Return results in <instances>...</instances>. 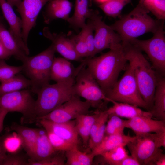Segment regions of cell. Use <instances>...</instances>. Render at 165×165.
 I'll use <instances>...</instances> for the list:
<instances>
[{"label": "cell", "mask_w": 165, "mask_h": 165, "mask_svg": "<svg viewBox=\"0 0 165 165\" xmlns=\"http://www.w3.org/2000/svg\"><path fill=\"white\" fill-rule=\"evenodd\" d=\"M43 34L45 37L52 41L55 52L59 53L63 58L68 61H82V58L77 53L70 38L63 33H53L47 27L44 28Z\"/></svg>", "instance_id": "cell-14"}, {"label": "cell", "mask_w": 165, "mask_h": 165, "mask_svg": "<svg viewBox=\"0 0 165 165\" xmlns=\"http://www.w3.org/2000/svg\"><path fill=\"white\" fill-rule=\"evenodd\" d=\"M89 19L94 25L96 54L104 50L115 49L121 46L122 42L117 33L102 20V17L97 11L92 10Z\"/></svg>", "instance_id": "cell-11"}, {"label": "cell", "mask_w": 165, "mask_h": 165, "mask_svg": "<svg viewBox=\"0 0 165 165\" xmlns=\"http://www.w3.org/2000/svg\"><path fill=\"white\" fill-rule=\"evenodd\" d=\"M70 38L79 56L82 58L83 57H88V50L82 30L81 29L79 34L73 36Z\"/></svg>", "instance_id": "cell-36"}, {"label": "cell", "mask_w": 165, "mask_h": 165, "mask_svg": "<svg viewBox=\"0 0 165 165\" xmlns=\"http://www.w3.org/2000/svg\"><path fill=\"white\" fill-rule=\"evenodd\" d=\"M0 7L4 17L9 25V31L28 55L29 53V50L22 37V24L21 19L16 15L13 7L6 0H0Z\"/></svg>", "instance_id": "cell-18"}, {"label": "cell", "mask_w": 165, "mask_h": 165, "mask_svg": "<svg viewBox=\"0 0 165 165\" xmlns=\"http://www.w3.org/2000/svg\"><path fill=\"white\" fill-rule=\"evenodd\" d=\"M123 145H120L102 153L101 156L108 164L118 165L122 160L129 155Z\"/></svg>", "instance_id": "cell-30"}, {"label": "cell", "mask_w": 165, "mask_h": 165, "mask_svg": "<svg viewBox=\"0 0 165 165\" xmlns=\"http://www.w3.org/2000/svg\"><path fill=\"white\" fill-rule=\"evenodd\" d=\"M0 82V97L7 93L30 88L31 86L30 80L19 73Z\"/></svg>", "instance_id": "cell-26"}, {"label": "cell", "mask_w": 165, "mask_h": 165, "mask_svg": "<svg viewBox=\"0 0 165 165\" xmlns=\"http://www.w3.org/2000/svg\"><path fill=\"white\" fill-rule=\"evenodd\" d=\"M118 165H140V164L131 156H128L119 162Z\"/></svg>", "instance_id": "cell-47"}, {"label": "cell", "mask_w": 165, "mask_h": 165, "mask_svg": "<svg viewBox=\"0 0 165 165\" xmlns=\"http://www.w3.org/2000/svg\"><path fill=\"white\" fill-rule=\"evenodd\" d=\"M2 143V138L0 136V165H2V162L7 155Z\"/></svg>", "instance_id": "cell-50"}, {"label": "cell", "mask_w": 165, "mask_h": 165, "mask_svg": "<svg viewBox=\"0 0 165 165\" xmlns=\"http://www.w3.org/2000/svg\"><path fill=\"white\" fill-rule=\"evenodd\" d=\"M2 137L3 146L6 153L14 154L18 152L23 147L22 140L16 132Z\"/></svg>", "instance_id": "cell-29"}, {"label": "cell", "mask_w": 165, "mask_h": 165, "mask_svg": "<svg viewBox=\"0 0 165 165\" xmlns=\"http://www.w3.org/2000/svg\"><path fill=\"white\" fill-rule=\"evenodd\" d=\"M106 123L103 124L97 130L94 135L90 138L88 145L92 150L102 141L105 135Z\"/></svg>", "instance_id": "cell-39"}, {"label": "cell", "mask_w": 165, "mask_h": 165, "mask_svg": "<svg viewBox=\"0 0 165 165\" xmlns=\"http://www.w3.org/2000/svg\"><path fill=\"white\" fill-rule=\"evenodd\" d=\"M165 155L162 153L155 161L154 165H165Z\"/></svg>", "instance_id": "cell-51"}, {"label": "cell", "mask_w": 165, "mask_h": 165, "mask_svg": "<svg viewBox=\"0 0 165 165\" xmlns=\"http://www.w3.org/2000/svg\"><path fill=\"white\" fill-rule=\"evenodd\" d=\"M38 135L32 159L29 160L39 161L49 158L55 152L51 145L46 130L37 129Z\"/></svg>", "instance_id": "cell-24"}, {"label": "cell", "mask_w": 165, "mask_h": 165, "mask_svg": "<svg viewBox=\"0 0 165 165\" xmlns=\"http://www.w3.org/2000/svg\"><path fill=\"white\" fill-rule=\"evenodd\" d=\"M165 120L138 116L125 120V128L132 130L136 135L165 131Z\"/></svg>", "instance_id": "cell-17"}, {"label": "cell", "mask_w": 165, "mask_h": 165, "mask_svg": "<svg viewBox=\"0 0 165 165\" xmlns=\"http://www.w3.org/2000/svg\"><path fill=\"white\" fill-rule=\"evenodd\" d=\"M7 2L13 7H17L21 2L22 0H6Z\"/></svg>", "instance_id": "cell-52"}, {"label": "cell", "mask_w": 165, "mask_h": 165, "mask_svg": "<svg viewBox=\"0 0 165 165\" xmlns=\"http://www.w3.org/2000/svg\"><path fill=\"white\" fill-rule=\"evenodd\" d=\"M64 160L59 155H53L46 159L39 161H32L28 159V165H64Z\"/></svg>", "instance_id": "cell-38"}, {"label": "cell", "mask_w": 165, "mask_h": 165, "mask_svg": "<svg viewBox=\"0 0 165 165\" xmlns=\"http://www.w3.org/2000/svg\"><path fill=\"white\" fill-rule=\"evenodd\" d=\"M164 22L153 33L150 39L141 40L134 39L129 43L145 52L158 73L164 76L165 72V37Z\"/></svg>", "instance_id": "cell-7"}, {"label": "cell", "mask_w": 165, "mask_h": 165, "mask_svg": "<svg viewBox=\"0 0 165 165\" xmlns=\"http://www.w3.org/2000/svg\"><path fill=\"white\" fill-rule=\"evenodd\" d=\"M100 112L97 111L93 115H88L87 114L80 115L75 119L76 122L91 128L98 117Z\"/></svg>", "instance_id": "cell-40"}, {"label": "cell", "mask_w": 165, "mask_h": 165, "mask_svg": "<svg viewBox=\"0 0 165 165\" xmlns=\"http://www.w3.org/2000/svg\"><path fill=\"white\" fill-rule=\"evenodd\" d=\"M75 68L69 61L62 57H54L52 66L50 79L56 82L74 80L80 69L85 65L83 61Z\"/></svg>", "instance_id": "cell-16"}, {"label": "cell", "mask_w": 165, "mask_h": 165, "mask_svg": "<svg viewBox=\"0 0 165 165\" xmlns=\"http://www.w3.org/2000/svg\"><path fill=\"white\" fill-rule=\"evenodd\" d=\"M46 130L50 131L66 141L78 145V134L76 127V120L57 123L45 119L38 120Z\"/></svg>", "instance_id": "cell-15"}, {"label": "cell", "mask_w": 165, "mask_h": 165, "mask_svg": "<svg viewBox=\"0 0 165 165\" xmlns=\"http://www.w3.org/2000/svg\"><path fill=\"white\" fill-rule=\"evenodd\" d=\"M92 11L88 7V0H75L74 14L67 21L75 29L82 28L86 24V20L89 19Z\"/></svg>", "instance_id": "cell-25"}, {"label": "cell", "mask_w": 165, "mask_h": 165, "mask_svg": "<svg viewBox=\"0 0 165 165\" xmlns=\"http://www.w3.org/2000/svg\"><path fill=\"white\" fill-rule=\"evenodd\" d=\"M51 0H22L17 7L21 17L23 39L27 46L29 32L36 25L37 17L42 7Z\"/></svg>", "instance_id": "cell-13"}, {"label": "cell", "mask_w": 165, "mask_h": 165, "mask_svg": "<svg viewBox=\"0 0 165 165\" xmlns=\"http://www.w3.org/2000/svg\"><path fill=\"white\" fill-rule=\"evenodd\" d=\"M152 138L156 146L165 147V131L152 134Z\"/></svg>", "instance_id": "cell-45"}, {"label": "cell", "mask_w": 165, "mask_h": 165, "mask_svg": "<svg viewBox=\"0 0 165 165\" xmlns=\"http://www.w3.org/2000/svg\"><path fill=\"white\" fill-rule=\"evenodd\" d=\"M53 0L64 13L67 16H69L72 7V3L68 0Z\"/></svg>", "instance_id": "cell-44"}, {"label": "cell", "mask_w": 165, "mask_h": 165, "mask_svg": "<svg viewBox=\"0 0 165 165\" xmlns=\"http://www.w3.org/2000/svg\"><path fill=\"white\" fill-rule=\"evenodd\" d=\"M131 0H108L101 4L99 7L107 16L116 18L119 16L123 8Z\"/></svg>", "instance_id": "cell-28"}, {"label": "cell", "mask_w": 165, "mask_h": 165, "mask_svg": "<svg viewBox=\"0 0 165 165\" xmlns=\"http://www.w3.org/2000/svg\"><path fill=\"white\" fill-rule=\"evenodd\" d=\"M108 102L113 105L106 110L109 115H115L119 117L128 118L138 116H143L152 118V114L149 111H145L139 107L127 103L119 102L109 99Z\"/></svg>", "instance_id": "cell-19"}, {"label": "cell", "mask_w": 165, "mask_h": 165, "mask_svg": "<svg viewBox=\"0 0 165 165\" xmlns=\"http://www.w3.org/2000/svg\"><path fill=\"white\" fill-rule=\"evenodd\" d=\"M135 138V136L125 135L124 134L105 135L101 142L92 150L91 152L95 156L101 155L117 146L127 145Z\"/></svg>", "instance_id": "cell-20"}, {"label": "cell", "mask_w": 165, "mask_h": 165, "mask_svg": "<svg viewBox=\"0 0 165 165\" xmlns=\"http://www.w3.org/2000/svg\"><path fill=\"white\" fill-rule=\"evenodd\" d=\"M91 107L89 101H82L75 95L69 100L37 120L45 119L57 123L67 122L75 119L80 115L87 114Z\"/></svg>", "instance_id": "cell-12"}, {"label": "cell", "mask_w": 165, "mask_h": 165, "mask_svg": "<svg viewBox=\"0 0 165 165\" xmlns=\"http://www.w3.org/2000/svg\"><path fill=\"white\" fill-rule=\"evenodd\" d=\"M108 117L114 126L121 133H123L124 129L125 128V120L115 115H109Z\"/></svg>", "instance_id": "cell-43"}, {"label": "cell", "mask_w": 165, "mask_h": 165, "mask_svg": "<svg viewBox=\"0 0 165 165\" xmlns=\"http://www.w3.org/2000/svg\"><path fill=\"white\" fill-rule=\"evenodd\" d=\"M8 112L3 108H0V133L3 129L4 119Z\"/></svg>", "instance_id": "cell-49"}, {"label": "cell", "mask_w": 165, "mask_h": 165, "mask_svg": "<svg viewBox=\"0 0 165 165\" xmlns=\"http://www.w3.org/2000/svg\"><path fill=\"white\" fill-rule=\"evenodd\" d=\"M75 127L77 133L81 138L84 145L87 146L90 138V128L77 122Z\"/></svg>", "instance_id": "cell-42"}, {"label": "cell", "mask_w": 165, "mask_h": 165, "mask_svg": "<svg viewBox=\"0 0 165 165\" xmlns=\"http://www.w3.org/2000/svg\"><path fill=\"white\" fill-rule=\"evenodd\" d=\"M55 52L51 44L36 55L27 56L22 61V71L31 82L30 90L32 92L35 93L42 87L49 83Z\"/></svg>", "instance_id": "cell-5"}, {"label": "cell", "mask_w": 165, "mask_h": 165, "mask_svg": "<svg viewBox=\"0 0 165 165\" xmlns=\"http://www.w3.org/2000/svg\"><path fill=\"white\" fill-rule=\"evenodd\" d=\"M30 89H24L4 94L0 97V108L9 112L21 113L25 118H35L36 100Z\"/></svg>", "instance_id": "cell-9"}, {"label": "cell", "mask_w": 165, "mask_h": 165, "mask_svg": "<svg viewBox=\"0 0 165 165\" xmlns=\"http://www.w3.org/2000/svg\"><path fill=\"white\" fill-rule=\"evenodd\" d=\"M152 108L150 111L152 117L165 120V79L158 73Z\"/></svg>", "instance_id": "cell-22"}, {"label": "cell", "mask_w": 165, "mask_h": 165, "mask_svg": "<svg viewBox=\"0 0 165 165\" xmlns=\"http://www.w3.org/2000/svg\"><path fill=\"white\" fill-rule=\"evenodd\" d=\"M107 122L105 128V135H110L123 134L121 133L114 126L109 119Z\"/></svg>", "instance_id": "cell-46"}, {"label": "cell", "mask_w": 165, "mask_h": 165, "mask_svg": "<svg viewBox=\"0 0 165 165\" xmlns=\"http://www.w3.org/2000/svg\"><path fill=\"white\" fill-rule=\"evenodd\" d=\"M143 3L159 20L165 18V0H142Z\"/></svg>", "instance_id": "cell-32"}, {"label": "cell", "mask_w": 165, "mask_h": 165, "mask_svg": "<svg viewBox=\"0 0 165 165\" xmlns=\"http://www.w3.org/2000/svg\"><path fill=\"white\" fill-rule=\"evenodd\" d=\"M28 159L18 153L7 154L2 165H28Z\"/></svg>", "instance_id": "cell-37"}, {"label": "cell", "mask_w": 165, "mask_h": 165, "mask_svg": "<svg viewBox=\"0 0 165 165\" xmlns=\"http://www.w3.org/2000/svg\"><path fill=\"white\" fill-rule=\"evenodd\" d=\"M46 130L50 142L56 151L66 152L77 146L78 145L66 141L53 133Z\"/></svg>", "instance_id": "cell-34"}, {"label": "cell", "mask_w": 165, "mask_h": 165, "mask_svg": "<svg viewBox=\"0 0 165 165\" xmlns=\"http://www.w3.org/2000/svg\"><path fill=\"white\" fill-rule=\"evenodd\" d=\"M131 156L140 165H154L162 154L163 150L156 145L151 133L136 135L135 138L127 145Z\"/></svg>", "instance_id": "cell-10"}, {"label": "cell", "mask_w": 165, "mask_h": 165, "mask_svg": "<svg viewBox=\"0 0 165 165\" xmlns=\"http://www.w3.org/2000/svg\"><path fill=\"white\" fill-rule=\"evenodd\" d=\"M11 56L0 40V59H6Z\"/></svg>", "instance_id": "cell-48"}, {"label": "cell", "mask_w": 165, "mask_h": 165, "mask_svg": "<svg viewBox=\"0 0 165 165\" xmlns=\"http://www.w3.org/2000/svg\"><path fill=\"white\" fill-rule=\"evenodd\" d=\"M0 40L11 55L21 61L27 56L25 51L21 48L2 21H0Z\"/></svg>", "instance_id": "cell-23"}, {"label": "cell", "mask_w": 165, "mask_h": 165, "mask_svg": "<svg viewBox=\"0 0 165 165\" xmlns=\"http://www.w3.org/2000/svg\"><path fill=\"white\" fill-rule=\"evenodd\" d=\"M86 64L76 75L73 86L75 94L89 101L91 106L100 108L108 98L87 68Z\"/></svg>", "instance_id": "cell-8"}, {"label": "cell", "mask_w": 165, "mask_h": 165, "mask_svg": "<svg viewBox=\"0 0 165 165\" xmlns=\"http://www.w3.org/2000/svg\"><path fill=\"white\" fill-rule=\"evenodd\" d=\"M128 61L129 64L123 76L105 95L109 99L128 103L148 111L139 91L134 76L133 63L130 61Z\"/></svg>", "instance_id": "cell-6"}, {"label": "cell", "mask_w": 165, "mask_h": 165, "mask_svg": "<svg viewBox=\"0 0 165 165\" xmlns=\"http://www.w3.org/2000/svg\"><path fill=\"white\" fill-rule=\"evenodd\" d=\"M65 152L66 165H90L95 156L91 152L87 154L82 152L78 149V146Z\"/></svg>", "instance_id": "cell-27"}, {"label": "cell", "mask_w": 165, "mask_h": 165, "mask_svg": "<svg viewBox=\"0 0 165 165\" xmlns=\"http://www.w3.org/2000/svg\"><path fill=\"white\" fill-rule=\"evenodd\" d=\"M45 22L49 23L53 20L61 19L67 21L69 17L67 16L53 0L49 2L44 14Z\"/></svg>", "instance_id": "cell-31"}, {"label": "cell", "mask_w": 165, "mask_h": 165, "mask_svg": "<svg viewBox=\"0 0 165 165\" xmlns=\"http://www.w3.org/2000/svg\"><path fill=\"white\" fill-rule=\"evenodd\" d=\"M108 118V115L105 110L100 112L98 117L90 128V138L94 135L103 124L107 122Z\"/></svg>", "instance_id": "cell-41"}, {"label": "cell", "mask_w": 165, "mask_h": 165, "mask_svg": "<svg viewBox=\"0 0 165 165\" xmlns=\"http://www.w3.org/2000/svg\"><path fill=\"white\" fill-rule=\"evenodd\" d=\"M128 61L132 62L134 73L141 95L148 111L152 109L157 79V74L142 51L129 42H122Z\"/></svg>", "instance_id": "cell-3"}, {"label": "cell", "mask_w": 165, "mask_h": 165, "mask_svg": "<svg viewBox=\"0 0 165 165\" xmlns=\"http://www.w3.org/2000/svg\"><path fill=\"white\" fill-rule=\"evenodd\" d=\"M83 31L88 53V57H93L96 54L94 45V27L92 21L90 19L81 28Z\"/></svg>", "instance_id": "cell-33"}, {"label": "cell", "mask_w": 165, "mask_h": 165, "mask_svg": "<svg viewBox=\"0 0 165 165\" xmlns=\"http://www.w3.org/2000/svg\"><path fill=\"white\" fill-rule=\"evenodd\" d=\"M22 66L8 65L4 60L0 59V82L6 80L22 71Z\"/></svg>", "instance_id": "cell-35"}, {"label": "cell", "mask_w": 165, "mask_h": 165, "mask_svg": "<svg viewBox=\"0 0 165 165\" xmlns=\"http://www.w3.org/2000/svg\"><path fill=\"white\" fill-rule=\"evenodd\" d=\"M149 11L140 0L130 13L110 25L119 36L122 42H130L148 32L154 33L164 22L156 20L148 15Z\"/></svg>", "instance_id": "cell-2"}, {"label": "cell", "mask_w": 165, "mask_h": 165, "mask_svg": "<svg viewBox=\"0 0 165 165\" xmlns=\"http://www.w3.org/2000/svg\"><path fill=\"white\" fill-rule=\"evenodd\" d=\"M75 80L49 83L36 92L35 120L48 114L75 95L73 90Z\"/></svg>", "instance_id": "cell-4"}, {"label": "cell", "mask_w": 165, "mask_h": 165, "mask_svg": "<svg viewBox=\"0 0 165 165\" xmlns=\"http://www.w3.org/2000/svg\"><path fill=\"white\" fill-rule=\"evenodd\" d=\"M98 2L101 3V4L103 3L108 0H96Z\"/></svg>", "instance_id": "cell-53"}, {"label": "cell", "mask_w": 165, "mask_h": 165, "mask_svg": "<svg viewBox=\"0 0 165 165\" xmlns=\"http://www.w3.org/2000/svg\"><path fill=\"white\" fill-rule=\"evenodd\" d=\"M82 61L105 94L117 81L128 61L122 45L100 56L86 57Z\"/></svg>", "instance_id": "cell-1"}, {"label": "cell", "mask_w": 165, "mask_h": 165, "mask_svg": "<svg viewBox=\"0 0 165 165\" xmlns=\"http://www.w3.org/2000/svg\"><path fill=\"white\" fill-rule=\"evenodd\" d=\"M2 18L0 15V21H2Z\"/></svg>", "instance_id": "cell-54"}, {"label": "cell", "mask_w": 165, "mask_h": 165, "mask_svg": "<svg viewBox=\"0 0 165 165\" xmlns=\"http://www.w3.org/2000/svg\"><path fill=\"white\" fill-rule=\"evenodd\" d=\"M11 129L17 133L23 141V148L29 160L33 157L38 137L37 129L32 128L13 123L11 126Z\"/></svg>", "instance_id": "cell-21"}]
</instances>
